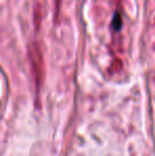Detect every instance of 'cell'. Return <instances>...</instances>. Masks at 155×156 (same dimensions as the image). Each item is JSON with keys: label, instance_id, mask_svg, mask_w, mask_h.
Instances as JSON below:
<instances>
[{"label": "cell", "instance_id": "cell-1", "mask_svg": "<svg viewBox=\"0 0 155 156\" xmlns=\"http://www.w3.org/2000/svg\"><path fill=\"white\" fill-rule=\"evenodd\" d=\"M29 53H30V58H31L32 65H33L34 70H35L36 79H37V82H38L39 78L41 76V69H43V58H41V51L38 50L37 46L35 44H33L30 47Z\"/></svg>", "mask_w": 155, "mask_h": 156}, {"label": "cell", "instance_id": "cell-2", "mask_svg": "<svg viewBox=\"0 0 155 156\" xmlns=\"http://www.w3.org/2000/svg\"><path fill=\"white\" fill-rule=\"evenodd\" d=\"M112 27L114 30L116 31H119L122 27V17H121V14L119 12H116L113 17V20H112Z\"/></svg>", "mask_w": 155, "mask_h": 156}]
</instances>
